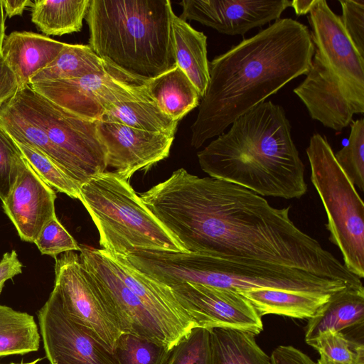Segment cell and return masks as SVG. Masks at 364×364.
<instances>
[{"label":"cell","mask_w":364,"mask_h":364,"mask_svg":"<svg viewBox=\"0 0 364 364\" xmlns=\"http://www.w3.org/2000/svg\"><path fill=\"white\" fill-rule=\"evenodd\" d=\"M139 197L184 252L297 268L350 285L360 281L294 223L289 206L274 208L240 185L179 168Z\"/></svg>","instance_id":"6da1fadb"},{"label":"cell","mask_w":364,"mask_h":364,"mask_svg":"<svg viewBox=\"0 0 364 364\" xmlns=\"http://www.w3.org/2000/svg\"><path fill=\"white\" fill-rule=\"evenodd\" d=\"M314 54L310 30L294 19L275 21L209 62V81L191 127L200 148L239 117L309 72Z\"/></svg>","instance_id":"7a4b0ae2"},{"label":"cell","mask_w":364,"mask_h":364,"mask_svg":"<svg viewBox=\"0 0 364 364\" xmlns=\"http://www.w3.org/2000/svg\"><path fill=\"white\" fill-rule=\"evenodd\" d=\"M230 125L197 153L205 173L261 196L291 199L306 194L305 166L282 106L264 101Z\"/></svg>","instance_id":"3957f363"},{"label":"cell","mask_w":364,"mask_h":364,"mask_svg":"<svg viewBox=\"0 0 364 364\" xmlns=\"http://www.w3.org/2000/svg\"><path fill=\"white\" fill-rule=\"evenodd\" d=\"M168 0H90L89 46L108 69L144 84L177 66Z\"/></svg>","instance_id":"277c9868"},{"label":"cell","mask_w":364,"mask_h":364,"mask_svg":"<svg viewBox=\"0 0 364 364\" xmlns=\"http://www.w3.org/2000/svg\"><path fill=\"white\" fill-rule=\"evenodd\" d=\"M145 272L169 287L191 283L238 293L272 289L331 296L347 287H357L297 268L230 261L186 252H151L145 262Z\"/></svg>","instance_id":"5b68a950"},{"label":"cell","mask_w":364,"mask_h":364,"mask_svg":"<svg viewBox=\"0 0 364 364\" xmlns=\"http://www.w3.org/2000/svg\"><path fill=\"white\" fill-rule=\"evenodd\" d=\"M100 234L102 250L127 256L134 251L184 252L145 206L129 181L105 171L80 187L79 199Z\"/></svg>","instance_id":"8992f818"},{"label":"cell","mask_w":364,"mask_h":364,"mask_svg":"<svg viewBox=\"0 0 364 364\" xmlns=\"http://www.w3.org/2000/svg\"><path fill=\"white\" fill-rule=\"evenodd\" d=\"M311 181L325 209L329 240L342 254L349 272L364 277V204L355 185L337 162L327 139L314 134L306 149Z\"/></svg>","instance_id":"52a82bcc"},{"label":"cell","mask_w":364,"mask_h":364,"mask_svg":"<svg viewBox=\"0 0 364 364\" xmlns=\"http://www.w3.org/2000/svg\"><path fill=\"white\" fill-rule=\"evenodd\" d=\"M9 102L44 130L69 162L79 187L107 171V153L98 134L97 121L64 109L29 85Z\"/></svg>","instance_id":"ba28073f"},{"label":"cell","mask_w":364,"mask_h":364,"mask_svg":"<svg viewBox=\"0 0 364 364\" xmlns=\"http://www.w3.org/2000/svg\"><path fill=\"white\" fill-rule=\"evenodd\" d=\"M52 292L73 321L113 353L122 333L75 251L55 258Z\"/></svg>","instance_id":"9c48e42d"},{"label":"cell","mask_w":364,"mask_h":364,"mask_svg":"<svg viewBox=\"0 0 364 364\" xmlns=\"http://www.w3.org/2000/svg\"><path fill=\"white\" fill-rule=\"evenodd\" d=\"M80 247V262L115 318L121 332L146 338L172 350L178 341L122 281L105 251Z\"/></svg>","instance_id":"30bf717a"},{"label":"cell","mask_w":364,"mask_h":364,"mask_svg":"<svg viewBox=\"0 0 364 364\" xmlns=\"http://www.w3.org/2000/svg\"><path fill=\"white\" fill-rule=\"evenodd\" d=\"M170 287L196 327L233 328L255 336L263 330L262 316L240 293L191 283Z\"/></svg>","instance_id":"8fae6325"},{"label":"cell","mask_w":364,"mask_h":364,"mask_svg":"<svg viewBox=\"0 0 364 364\" xmlns=\"http://www.w3.org/2000/svg\"><path fill=\"white\" fill-rule=\"evenodd\" d=\"M37 316L50 364H119L112 351L69 317L53 292Z\"/></svg>","instance_id":"7c38bea8"},{"label":"cell","mask_w":364,"mask_h":364,"mask_svg":"<svg viewBox=\"0 0 364 364\" xmlns=\"http://www.w3.org/2000/svg\"><path fill=\"white\" fill-rule=\"evenodd\" d=\"M305 79L294 89L313 119L341 131L356 114L364 112V94L338 77L314 53Z\"/></svg>","instance_id":"4fadbf2b"},{"label":"cell","mask_w":364,"mask_h":364,"mask_svg":"<svg viewBox=\"0 0 364 364\" xmlns=\"http://www.w3.org/2000/svg\"><path fill=\"white\" fill-rule=\"evenodd\" d=\"M133 84L108 69L105 74L36 82L29 86L64 109L88 120L99 121L108 107L127 95Z\"/></svg>","instance_id":"5bb4252c"},{"label":"cell","mask_w":364,"mask_h":364,"mask_svg":"<svg viewBox=\"0 0 364 364\" xmlns=\"http://www.w3.org/2000/svg\"><path fill=\"white\" fill-rule=\"evenodd\" d=\"M97 132L107 149V167L126 181L167 158L174 139L173 135L103 119L97 121Z\"/></svg>","instance_id":"9a60e30c"},{"label":"cell","mask_w":364,"mask_h":364,"mask_svg":"<svg viewBox=\"0 0 364 364\" xmlns=\"http://www.w3.org/2000/svg\"><path fill=\"white\" fill-rule=\"evenodd\" d=\"M308 20L314 53L345 83L364 94V57L348 36L340 16L325 0H316Z\"/></svg>","instance_id":"2e32d148"},{"label":"cell","mask_w":364,"mask_h":364,"mask_svg":"<svg viewBox=\"0 0 364 364\" xmlns=\"http://www.w3.org/2000/svg\"><path fill=\"white\" fill-rule=\"evenodd\" d=\"M289 0H183L182 14L186 21H196L220 33L244 35L280 18L291 6Z\"/></svg>","instance_id":"e0dca14e"},{"label":"cell","mask_w":364,"mask_h":364,"mask_svg":"<svg viewBox=\"0 0 364 364\" xmlns=\"http://www.w3.org/2000/svg\"><path fill=\"white\" fill-rule=\"evenodd\" d=\"M55 199L53 188L36 173L25 158L10 193L2 201V207L20 238L34 243L44 225L56 217Z\"/></svg>","instance_id":"ac0fdd59"},{"label":"cell","mask_w":364,"mask_h":364,"mask_svg":"<svg viewBox=\"0 0 364 364\" xmlns=\"http://www.w3.org/2000/svg\"><path fill=\"white\" fill-rule=\"evenodd\" d=\"M65 43L31 31H14L5 36L1 57L16 75L19 90L58 55Z\"/></svg>","instance_id":"d6986e66"},{"label":"cell","mask_w":364,"mask_h":364,"mask_svg":"<svg viewBox=\"0 0 364 364\" xmlns=\"http://www.w3.org/2000/svg\"><path fill=\"white\" fill-rule=\"evenodd\" d=\"M102 119L173 136L178 124L159 109L144 84L133 85L122 100L107 108Z\"/></svg>","instance_id":"ffe728a7"},{"label":"cell","mask_w":364,"mask_h":364,"mask_svg":"<svg viewBox=\"0 0 364 364\" xmlns=\"http://www.w3.org/2000/svg\"><path fill=\"white\" fill-rule=\"evenodd\" d=\"M364 287H347L333 295L309 318L305 341L310 344L321 333L363 327Z\"/></svg>","instance_id":"44dd1931"},{"label":"cell","mask_w":364,"mask_h":364,"mask_svg":"<svg viewBox=\"0 0 364 364\" xmlns=\"http://www.w3.org/2000/svg\"><path fill=\"white\" fill-rule=\"evenodd\" d=\"M171 31L176 64L188 77L202 98L209 81L207 36L174 13Z\"/></svg>","instance_id":"7402d4cb"},{"label":"cell","mask_w":364,"mask_h":364,"mask_svg":"<svg viewBox=\"0 0 364 364\" xmlns=\"http://www.w3.org/2000/svg\"><path fill=\"white\" fill-rule=\"evenodd\" d=\"M144 85L159 109L178 122L198 107L201 99L196 87L178 65Z\"/></svg>","instance_id":"603a6c76"},{"label":"cell","mask_w":364,"mask_h":364,"mask_svg":"<svg viewBox=\"0 0 364 364\" xmlns=\"http://www.w3.org/2000/svg\"><path fill=\"white\" fill-rule=\"evenodd\" d=\"M240 294L249 300L260 316L276 314L308 319L331 296L272 289H257Z\"/></svg>","instance_id":"cb8c5ba5"},{"label":"cell","mask_w":364,"mask_h":364,"mask_svg":"<svg viewBox=\"0 0 364 364\" xmlns=\"http://www.w3.org/2000/svg\"><path fill=\"white\" fill-rule=\"evenodd\" d=\"M90 0H37L33 3L31 21L45 36L79 32Z\"/></svg>","instance_id":"d4e9b609"},{"label":"cell","mask_w":364,"mask_h":364,"mask_svg":"<svg viewBox=\"0 0 364 364\" xmlns=\"http://www.w3.org/2000/svg\"><path fill=\"white\" fill-rule=\"evenodd\" d=\"M209 330L213 364H272L255 334L228 328Z\"/></svg>","instance_id":"484cf974"},{"label":"cell","mask_w":364,"mask_h":364,"mask_svg":"<svg viewBox=\"0 0 364 364\" xmlns=\"http://www.w3.org/2000/svg\"><path fill=\"white\" fill-rule=\"evenodd\" d=\"M107 72L108 69L104 62L89 45L65 43L55 60L35 75L30 84L41 81L76 79Z\"/></svg>","instance_id":"4316f807"},{"label":"cell","mask_w":364,"mask_h":364,"mask_svg":"<svg viewBox=\"0 0 364 364\" xmlns=\"http://www.w3.org/2000/svg\"><path fill=\"white\" fill-rule=\"evenodd\" d=\"M39 344L33 316L0 304V357L36 351Z\"/></svg>","instance_id":"83f0119b"},{"label":"cell","mask_w":364,"mask_h":364,"mask_svg":"<svg viewBox=\"0 0 364 364\" xmlns=\"http://www.w3.org/2000/svg\"><path fill=\"white\" fill-rule=\"evenodd\" d=\"M171 350L146 338L122 333L113 353L119 364H167Z\"/></svg>","instance_id":"f1b7e54d"},{"label":"cell","mask_w":364,"mask_h":364,"mask_svg":"<svg viewBox=\"0 0 364 364\" xmlns=\"http://www.w3.org/2000/svg\"><path fill=\"white\" fill-rule=\"evenodd\" d=\"M327 359L341 364H364V346L343 331L321 333L310 344Z\"/></svg>","instance_id":"f546056e"},{"label":"cell","mask_w":364,"mask_h":364,"mask_svg":"<svg viewBox=\"0 0 364 364\" xmlns=\"http://www.w3.org/2000/svg\"><path fill=\"white\" fill-rule=\"evenodd\" d=\"M335 158L355 186L364 191V120L352 121L348 144L334 153Z\"/></svg>","instance_id":"4dcf8cb0"},{"label":"cell","mask_w":364,"mask_h":364,"mask_svg":"<svg viewBox=\"0 0 364 364\" xmlns=\"http://www.w3.org/2000/svg\"><path fill=\"white\" fill-rule=\"evenodd\" d=\"M16 143L33 169L47 184L58 192L80 199V187L55 164L36 149Z\"/></svg>","instance_id":"1f68e13d"},{"label":"cell","mask_w":364,"mask_h":364,"mask_svg":"<svg viewBox=\"0 0 364 364\" xmlns=\"http://www.w3.org/2000/svg\"><path fill=\"white\" fill-rule=\"evenodd\" d=\"M167 364H213L210 330L193 328L173 348Z\"/></svg>","instance_id":"d6a6232c"},{"label":"cell","mask_w":364,"mask_h":364,"mask_svg":"<svg viewBox=\"0 0 364 364\" xmlns=\"http://www.w3.org/2000/svg\"><path fill=\"white\" fill-rule=\"evenodd\" d=\"M25 162L16 141L0 126V200L10 193Z\"/></svg>","instance_id":"836d02e7"},{"label":"cell","mask_w":364,"mask_h":364,"mask_svg":"<svg viewBox=\"0 0 364 364\" xmlns=\"http://www.w3.org/2000/svg\"><path fill=\"white\" fill-rule=\"evenodd\" d=\"M34 243L42 255L54 258L68 251H80V247L67 231L57 216L42 228Z\"/></svg>","instance_id":"e575fe53"},{"label":"cell","mask_w":364,"mask_h":364,"mask_svg":"<svg viewBox=\"0 0 364 364\" xmlns=\"http://www.w3.org/2000/svg\"><path fill=\"white\" fill-rule=\"evenodd\" d=\"M341 21L359 53L364 57V1L339 0Z\"/></svg>","instance_id":"d590c367"},{"label":"cell","mask_w":364,"mask_h":364,"mask_svg":"<svg viewBox=\"0 0 364 364\" xmlns=\"http://www.w3.org/2000/svg\"><path fill=\"white\" fill-rule=\"evenodd\" d=\"M272 364H316L306 354L291 346H279L270 355Z\"/></svg>","instance_id":"8d00e7d4"},{"label":"cell","mask_w":364,"mask_h":364,"mask_svg":"<svg viewBox=\"0 0 364 364\" xmlns=\"http://www.w3.org/2000/svg\"><path fill=\"white\" fill-rule=\"evenodd\" d=\"M19 90L18 79L4 61L0 57V108Z\"/></svg>","instance_id":"74e56055"},{"label":"cell","mask_w":364,"mask_h":364,"mask_svg":"<svg viewBox=\"0 0 364 364\" xmlns=\"http://www.w3.org/2000/svg\"><path fill=\"white\" fill-rule=\"evenodd\" d=\"M22 267L16 250L4 253L0 260V294L8 279L22 272Z\"/></svg>","instance_id":"f35d334b"},{"label":"cell","mask_w":364,"mask_h":364,"mask_svg":"<svg viewBox=\"0 0 364 364\" xmlns=\"http://www.w3.org/2000/svg\"><path fill=\"white\" fill-rule=\"evenodd\" d=\"M1 2L6 14L9 18L14 16L22 15L24 9L27 6L33 5V2L31 0H1Z\"/></svg>","instance_id":"ab89813d"},{"label":"cell","mask_w":364,"mask_h":364,"mask_svg":"<svg viewBox=\"0 0 364 364\" xmlns=\"http://www.w3.org/2000/svg\"><path fill=\"white\" fill-rule=\"evenodd\" d=\"M316 0H294L291 1V6L297 16L309 13Z\"/></svg>","instance_id":"60d3db41"},{"label":"cell","mask_w":364,"mask_h":364,"mask_svg":"<svg viewBox=\"0 0 364 364\" xmlns=\"http://www.w3.org/2000/svg\"><path fill=\"white\" fill-rule=\"evenodd\" d=\"M5 36L6 34L4 9L2 5L1 0H0V57L1 56L2 46Z\"/></svg>","instance_id":"b9f144b4"},{"label":"cell","mask_w":364,"mask_h":364,"mask_svg":"<svg viewBox=\"0 0 364 364\" xmlns=\"http://www.w3.org/2000/svg\"><path fill=\"white\" fill-rule=\"evenodd\" d=\"M316 364H341L327 359L326 358L320 355V358L317 360Z\"/></svg>","instance_id":"7bdbcfd3"},{"label":"cell","mask_w":364,"mask_h":364,"mask_svg":"<svg viewBox=\"0 0 364 364\" xmlns=\"http://www.w3.org/2000/svg\"><path fill=\"white\" fill-rule=\"evenodd\" d=\"M41 359L40 358H38L31 363H10V364H36L37 362H38Z\"/></svg>","instance_id":"ee69618b"}]
</instances>
